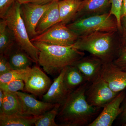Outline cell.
<instances>
[{
	"label": "cell",
	"instance_id": "1",
	"mask_svg": "<svg viewBox=\"0 0 126 126\" xmlns=\"http://www.w3.org/2000/svg\"><path fill=\"white\" fill-rule=\"evenodd\" d=\"M90 83L87 82L69 93L60 104L55 120L59 126H89L99 115L101 109L91 106L86 99Z\"/></svg>",
	"mask_w": 126,
	"mask_h": 126
},
{
	"label": "cell",
	"instance_id": "5",
	"mask_svg": "<svg viewBox=\"0 0 126 126\" xmlns=\"http://www.w3.org/2000/svg\"><path fill=\"white\" fill-rule=\"evenodd\" d=\"M67 26L79 37L98 32L119 30L116 19L109 12L79 18Z\"/></svg>",
	"mask_w": 126,
	"mask_h": 126
},
{
	"label": "cell",
	"instance_id": "19",
	"mask_svg": "<svg viewBox=\"0 0 126 126\" xmlns=\"http://www.w3.org/2000/svg\"><path fill=\"white\" fill-rule=\"evenodd\" d=\"M82 0H61L58 1L60 22L67 25L74 20Z\"/></svg>",
	"mask_w": 126,
	"mask_h": 126
},
{
	"label": "cell",
	"instance_id": "24",
	"mask_svg": "<svg viewBox=\"0 0 126 126\" xmlns=\"http://www.w3.org/2000/svg\"><path fill=\"white\" fill-rule=\"evenodd\" d=\"M31 67L23 69H12L6 73L0 75V83H6L16 80L24 81Z\"/></svg>",
	"mask_w": 126,
	"mask_h": 126
},
{
	"label": "cell",
	"instance_id": "26",
	"mask_svg": "<svg viewBox=\"0 0 126 126\" xmlns=\"http://www.w3.org/2000/svg\"><path fill=\"white\" fill-rule=\"evenodd\" d=\"M123 0H111V7L109 13L115 16L117 21L118 30H121V10Z\"/></svg>",
	"mask_w": 126,
	"mask_h": 126
},
{
	"label": "cell",
	"instance_id": "30",
	"mask_svg": "<svg viewBox=\"0 0 126 126\" xmlns=\"http://www.w3.org/2000/svg\"><path fill=\"white\" fill-rule=\"evenodd\" d=\"M121 36L122 48L126 47V15L121 18Z\"/></svg>",
	"mask_w": 126,
	"mask_h": 126
},
{
	"label": "cell",
	"instance_id": "25",
	"mask_svg": "<svg viewBox=\"0 0 126 126\" xmlns=\"http://www.w3.org/2000/svg\"><path fill=\"white\" fill-rule=\"evenodd\" d=\"M24 82L22 80L0 83V89L7 92L15 93L19 91H24Z\"/></svg>",
	"mask_w": 126,
	"mask_h": 126
},
{
	"label": "cell",
	"instance_id": "9",
	"mask_svg": "<svg viewBox=\"0 0 126 126\" xmlns=\"http://www.w3.org/2000/svg\"><path fill=\"white\" fill-rule=\"evenodd\" d=\"M24 91L35 96H43L52 84L49 78L37 66L31 67L24 81Z\"/></svg>",
	"mask_w": 126,
	"mask_h": 126
},
{
	"label": "cell",
	"instance_id": "36",
	"mask_svg": "<svg viewBox=\"0 0 126 126\" xmlns=\"http://www.w3.org/2000/svg\"><path fill=\"white\" fill-rule=\"evenodd\" d=\"M123 126H126V124H124V125H123Z\"/></svg>",
	"mask_w": 126,
	"mask_h": 126
},
{
	"label": "cell",
	"instance_id": "20",
	"mask_svg": "<svg viewBox=\"0 0 126 126\" xmlns=\"http://www.w3.org/2000/svg\"><path fill=\"white\" fill-rule=\"evenodd\" d=\"M63 81L69 93L87 82L82 74L74 65L66 67Z\"/></svg>",
	"mask_w": 126,
	"mask_h": 126
},
{
	"label": "cell",
	"instance_id": "12",
	"mask_svg": "<svg viewBox=\"0 0 126 126\" xmlns=\"http://www.w3.org/2000/svg\"><path fill=\"white\" fill-rule=\"evenodd\" d=\"M104 64L100 59L90 54L83 56L73 65L82 74L87 81L91 83L101 77Z\"/></svg>",
	"mask_w": 126,
	"mask_h": 126
},
{
	"label": "cell",
	"instance_id": "14",
	"mask_svg": "<svg viewBox=\"0 0 126 126\" xmlns=\"http://www.w3.org/2000/svg\"><path fill=\"white\" fill-rule=\"evenodd\" d=\"M111 7V0H82L73 21L79 18L109 13Z\"/></svg>",
	"mask_w": 126,
	"mask_h": 126
},
{
	"label": "cell",
	"instance_id": "27",
	"mask_svg": "<svg viewBox=\"0 0 126 126\" xmlns=\"http://www.w3.org/2000/svg\"><path fill=\"white\" fill-rule=\"evenodd\" d=\"M112 63L120 69L126 72V47L122 48L119 55Z\"/></svg>",
	"mask_w": 126,
	"mask_h": 126
},
{
	"label": "cell",
	"instance_id": "21",
	"mask_svg": "<svg viewBox=\"0 0 126 126\" xmlns=\"http://www.w3.org/2000/svg\"><path fill=\"white\" fill-rule=\"evenodd\" d=\"M40 116H33L20 114L6 115L0 113V126H33Z\"/></svg>",
	"mask_w": 126,
	"mask_h": 126
},
{
	"label": "cell",
	"instance_id": "31",
	"mask_svg": "<svg viewBox=\"0 0 126 126\" xmlns=\"http://www.w3.org/2000/svg\"><path fill=\"white\" fill-rule=\"evenodd\" d=\"M122 112L118 118L119 122L123 126L126 123V97H125L121 106Z\"/></svg>",
	"mask_w": 126,
	"mask_h": 126
},
{
	"label": "cell",
	"instance_id": "16",
	"mask_svg": "<svg viewBox=\"0 0 126 126\" xmlns=\"http://www.w3.org/2000/svg\"><path fill=\"white\" fill-rule=\"evenodd\" d=\"M7 57L12 69H25L30 67L33 63H34L29 55L16 43Z\"/></svg>",
	"mask_w": 126,
	"mask_h": 126
},
{
	"label": "cell",
	"instance_id": "35",
	"mask_svg": "<svg viewBox=\"0 0 126 126\" xmlns=\"http://www.w3.org/2000/svg\"><path fill=\"white\" fill-rule=\"evenodd\" d=\"M31 0H16V1L20 4H21L27 3V2H30Z\"/></svg>",
	"mask_w": 126,
	"mask_h": 126
},
{
	"label": "cell",
	"instance_id": "22",
	"mask_svg": "<svg viewBox=\"0 0 126 126\" xmlns=\"http://www.w3.org/2000/svg\"><path fill=\"white\" fill-rule=\"evenodd\" d=\"M16 44L13 33L7 26L4 20L0 21V55L7 57Z\"/></svg>",
	"mask_w": 126,
	"mask_h": 126
},
{
	"label": "cell",
	"instance_id": "11",
	"mask_svg": "<svg viewBox=\"0 0 126 126\" xmlns=\"http://www.w3.org/2000/svg\"><path fill=\"white\" fill-rule=\"evenodd\" d=\"M101 77L115 93L126 88V72L120 69L112 63L104 64Z\"/></svg>",
	"mask_w": 126,
	"mask_h": 126
},
{
	"label": "cell",
	"instance_id": "4",
	"mask_svg": "<svg viewBox=\"0 0 126 126\" xmlns=\"http://www.w3.org/2000/svg\"><path fill=\"white\" fill-rule=\"evenodd\" d=\"M21 4L16 1L4 16L7 26L12 32L16 43L29 55L34 63H38L39 50L31 42L20 13Z\"/></svg>",
	"mask_w": 126,
	"mask_h": 126
},
{
	"label": "cell",
	"instance_id": "34",
	"mask_svg": "<svg viewBox=\"0 0 126 126\" xmlns=\"http://www.w3.org/2000/svg\"><path fill=\"white\" fill-rule=\"evenodd\" d=\"M4 98V92L1 89H0V107L2 106V102Z\"/></svg>",
	"mask_w": 126,
	"mask_h": 126
},
{
	"label": "cell",
	"instance_id": "32",
	"mask_svg": "<svg viewBox=\"0 0 126 126\" xmlns=\"http://www.w3.org/2000/svg\"><path fill=\"white\" fill-rule=\"evenodd\" d=\"M61 0H31L30 2L41 5L47 4L55 2H58Z\"/></svg>",
	"mask_w": 126,
	"mask_h": 126
},
{
	"label": "cell",
	"instance_id": "28",
	"mask_svg": "<svg viewBox=\"0 0 126 126\" xmlns=\"http://www.w3.org/2000/svg\"><path fill=\"white\" fill-rule=\"evenodd\" d=\"M12 69L7 57L0 55V75L8 73Z\"/></svg>",
	"mask_w": 126,
	"mask_h": 126
},
{
	"label": "cell",
	"instance_id": "6",
	"mask_svg": "<svg viewBox=\"0 0 126 126\" xmlns=\"http://www.w3.org/2000/svg\"><path fill=\"white\" fill-rule=\"evenodd\" d=\"M79 36L68 28L67 25L57 23L46 31L32 39V42L39 41L61 46L73 45Z\"/></svg>",
	"mask_w": 126,
	"mask_h": 126
},
{
	"label": "cell",
	"instance_id": "8",
	"mask_svg": "<svg viewBox=\"0 0 126 126\" xmlns=\"http://www.w3.org/2000/svg\"><path fill=\"white\" fill-rule=\"evenodd\" d=\"M52 4L41 5L29 2L21 4V15L30 40L38 35L36 32L37 25L43 14Z\"/></svg>",
	"mask_w": 126,
	"mask_h": 126
},
{
	"label": "cell",
	"instance_id": "13",
	"mask_svg": "<svg viewBox=\"0 0 126 126\" xmlns=\"http://www.w3.org/2000/svg\"><path fill=\"white\" fill-rule=\"evenodd\" d=\"M16 93L22 102L26 114L27 116H40L52 109L56 104L39 101L35 98V96L33 94H29L21 91Z\"/></svg>",
	"mask_w": 126,
	"mask_h": 126
},
{
	"label": "cell",
	"instance_id": "15",
	"mask_svg": "<svg viewBox=\"0 0 126 126\" xmlns=\"http://www.w3.org/2000/svg\"><path fill=\"white\" fill-rule=\"evenodd\" d=\"M65 68L66 67L55 79L47 92L43 95V101L61 104L70 93L65 88L63 81Z\"/></svg>",
	"mask_w": 126,
	"mask_h": 126
},
{
	"label": "cell",
	"instance_id": "2",
	"mask_svg": "<svg viewBox=\"0 0 126 126\" xmlns=\"http://www.w3.org/2000/svg\"><path fill=\"white\" fill-rule=\"evenodd\" d=\"M74 48L88 52L100 59L104 63H112L122 49L119 31L98 32L79 38Z\"/></svg>",
	"mask_w": 126,
	"mask_h": 126
},
{
	"label": "cell",
	"instance_id": "18",
	"mask_svg": "<svg viewBox=\"0 0 126 126\" xmlns=\"http://www.w3.org/2000/svg\"><path fill=\"white\" fill-rule=\"evenodd\" d=\"M59 12L58 2H53L43 14L36 29L38 35L44 33L57 23H59Z\"/></svg>",
	"mask_w": 126,
	"mask_h": 126
},
{
	"label": "cell",
	"instance_id": "29",
	"mask_svg": "<svg viewBox=\"0 0 126 126\" xmlns=\"http://www.w3.org/2000/svg\"><path fill=\"white\" fill-rule=\"evenodd\" d=\"M16 0H0V17L3 18Z\"/></svg>",
	"mask_w": 126,
	"mask_h": 126
},
{
	"label": "cell",
	"instance_id": "33",
	"mask_svg": "<svg viewBox=\"0 0 126 126\" xmlns=\"http://www.w3.org/2000/svg\"><path fill=\"white\" fill-rule=\"evenodd\" d=\"M126 15V0H123L121 10V18Z\"/></svg>",
	"mask_w": 126,
	"mask_h": 126
},
{
	"label": "cell",
	"instance_id": "17",
	"mask_svg": "<svg viewBox=\"0 0 126 126\" xmlns=\"http://www.w3.org/2000/svg\"><path fill=\"white\" fill-rule=\"evenodd\" d=\"M4 93V100L2 106L0 107V113L26 115L22 102L16 93L5 92Z\"/></svg>",
	"mask_w": 126,
	"mask_h": 126
},
{
	"label": "cell",
	"instance_id": "10",
	"mask_svg": "<svg viewBox=\"0 0 126 126\" xmlns=\"http://www.w3.org/2000/svg\"><path fill=\"white\" fill-rule=\"evenodd\" d=\"M126 97L125 90L104 106L103 110L89 126H111L122 112L121 106Z\"/></svg>",
	"mask_w": 126,
	"mask_h": 126
},
{
	"label": "cell",
	"instance_id": "23",
	"mask_svg": "<svg viewBox=\"0 0 126 126\" xmlns=\"http://www.w3.org/2000/svg\"><path fill=\"white\" fill-rule=\"evenodd\" d=\"M60 104H56L55 106L43 115L35 122V126H59L56 122V118Z\"/></svg>",
	"mask_w": 126,
	"mask_h": 126
},
{
	"label": "cell",
	"instance_id": "3",
	"mask_svg": "<svg viewBox=\"0 0 126 126\" xmlns=\"http://www.w3.org/2000/svg\"><path fill=\"white\" fill-rule=\"evenodd\" d=\"M38 49V63L50 75L59 74L65 67L73 65L85 55V53L74 47L54 45L47 43L32 42Z\"/></svg>",
	"mask_w": 126,
	"mask_h": 126
},
{
	"label": "cell",
	"instance_id": "7",
	"mask_svg": "<svg viewBox=\"0 0 126 126\" xmlns=\"http://www.w3.org/2000/svg\"><path fill=\"white\" fill-rule=\"evenodd\" d=\"M119 93L113 92L101 77L90 83L86 90L87 101L91 106L103 108Z\"/></svg>",
	"mask_w": 126,
	"mask_h": 126
}]
</instances>
